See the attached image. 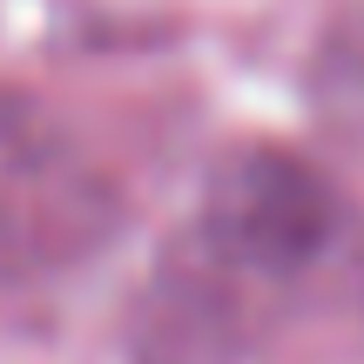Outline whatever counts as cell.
<instances>
[{"label":"cell","instance_id":"obj_1","mask_svg":"<svg viewBox=\"0 0 364 364\" xmlns=\"http://www.w3.org/2000/svg\"><path fill=\"white\" fill-rule=\"evenodd\" d=\"M331 189L304 162L284 156H250L209 196V236L230 250L236 263L257 270H297L324 250L331 236Z\"/></svg>","mask_w":364,"mask_h":364}]
</instances>
